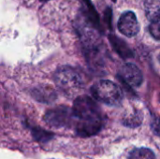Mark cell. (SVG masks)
I'll return each mask as SVG.
<instances>
[{
	"mask_svg": "<svg viewBox=\"0 0 160 159\" xmlns=\"http://www.w3.org/2000/svg\"><path fill=\"white\" fill-rule=\"evenodd\" d=\"M150 34L158 40H160V20L152 22L149 27Z\"/></svg>",
	"mask_w": 160,
	"mask_h": 159,
	"instance_id": "30bf717a",
	"label": "cell"
},
{
	"mask_svg": "<svg viewBox=\"0 0 160 159\" xmlns=\"http://www.w3.org/2000/svg\"><path fill=\"white\" fill-rule=\"evenodd\" d=\"M142 123V114L140 112H135L131 115L127 116V118L124 121V124L128 127H138Z\"/></svg>",
	"mask_w": 160,
	"mask_h": 159,
	"instance_id": "9c48e42d",
	"label": "cell"
},
{
	"mask_svg": "<svg viewBox=\"0 0 160 159\" xmlns=\"http://www.w3.org/2000/svg\"><path fill=\"white\" fill-rule=\"evenodd\" d=\"M144 8L149 21L155 22L160 20V0H145Z\"/></svg>",
	"mask_w": 160,
	"mask_h": 159,
	"instance_id": "52a82bcc",
	"label": "cell"
},
{
	"mask_svg": "<svg viewBox=\"0 0 160 159\" xmlns=\"http://www.w3.org/2000/svg\"><path fill=\"white\" fill-rule=\"evenodd\" d=\"M120 77L128 85L132 87H138L142 82L143 77L140 68L131 63L124 65L120 70Z\"/></svg>",
	"mask_w": 160,
	"mask_h": 159,
	"instance_id": "8992f818",
	"label": "cell"
},
{
	"mask_svg": "<svg viewBox=\"0 0 160 159\" xmlns=\"http://www.w3.org/2000/svg\"><path fill=\"white\" fill-rule=\"evenodd\" d=\"M73 113L79 120L77 133L82 137H89L98 133L102 127V119L98 105L88 97H80L74 102Z\"/></svg>",
	"mask_w": 160,
	"mask_h": 159,
	"instance_id": "6da1fadb",
	"label": "cell"
},
{
	"mask_svg": "<svg viewBox=\"0 0 160 159\" xmlns=\"http://www.w3.org/2000/svg\"><path fill=\"white\" fill-rule=\"evenodd\" d=\"M75 117L73 111L71 112L68 108L60 107L49 111L44 119L47 124L55 127H67L72 123V118Z\"/></svg>",
	"mask_w": 160,
	"mask_h": 159,
	"instance_id": "277c9868",
	"label": "cell"
},
{
	"mask_svg": "<svg viewBox=\"0 0 160 159\" xmlns=\"http://www.w3.org/2000/svg\"><path fill=\"white\" fill-rule=\"evenodd\" d=\"M152 129L153 131L157 134L160 136V119L159 118H156L154 119V121L152 122Z\"/></svg>",
	"mask_w": 160,
	"mask_h": 159,
	"instance_id": "8fae6325",
	"label": "cell"
},
{
	"mask_svg": "<svg viewBox=\"0 0 160 159\" xmlns=\"http://www.w3.org/2000/svg\"><path fill=\"white\" fill-rule=\"evenodd\" d=\"M56 85L66 93H75L82 86V79L80 74L71 67H61L54 75Z\"/></svg>",
	"mask_w": 160,
	"mask_h": 159,
	"instance_id": "3957f363",
	"label": "cell"
},
{
	"mask_svg": "<svg viewBox=\"0 0 160 159\" xmlns=\"http://www.w3.org/2000/svg\"><path fill=\"white\" fill-rule=\"evenodd\" d=\"M118 29L127 37H134L140 31V24L137 16L132 11L124 12L118 21Z\"/></svg>",
	"mask_w": 160,
	"mask_h": 159,
	"instance_id": "5b68a950",
	"label": "cell"
},
{
	"mask_svg": "<svg viewBox=\"0 0 160 159\" xmlns=\"http://www.w3.org/2000/svg\"><path fill=\"white\" fill-rule=\"evenodd\" d=\"M128 159H156V156L148 148H136L130 152Z\"/></svg>",
	"mask_w": 160,
	"mask_h": 159,
	"instance_id": "ba28073f",
	"label": "cell"
},
{
	"mask_svg": "<svg viewBox=\"0 0 160 159\" xmlns=\"http://www.w3.org/2000/svg\"><path fill=\"white\" fill-rule=\"evenodd\" d=\"M93 97L109 106H118L124 98V94L121 88L114 82L108 80L97 82L91 88Z\"/></svg>",
	"mask_w": 160,
	"mask_h": 159,
	"instance_id": "7a4b0ae2",
	"label": "cell"
},
{
	"mask_svg": "<svg viewBox=\"0 0 160 159\" xmlns=\"http://www.w3.org/2000/svg\"><path fill=\"white\" fill-rule=\"evenodd\" d=\"M159 61H160V55H159Z\"/></svg>",
	"mask_w": 160,
	"mask_h": 159,
	"instance_id": "7c38bea8",
	"label": "cell"
}]
</instances>
